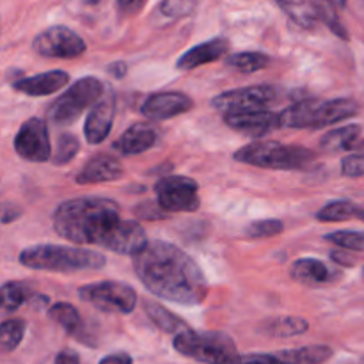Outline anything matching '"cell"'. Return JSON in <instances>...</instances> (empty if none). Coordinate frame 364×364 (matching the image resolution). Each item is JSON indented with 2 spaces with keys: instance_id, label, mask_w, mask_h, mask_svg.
<instances>
[{
  "instance_id": "1",
  "label": "cell",
  "mask_w": 364,
  "mask_h": 364,
  "mask_svg": "<svg viewBox=\"0 0 364 364\" xmlns=\"http://www.w3.org/2000/svg\"><path fill=\"white\" fill-rule=\"evenodd\" d=\"M53 230L71 244L100 245L127 256L148 244L141 224L121 219L116 201L95 196L60 203L53 212Z\"/></svg>"
},
{
  "instance_id": "2",
  "label": "cell",
  "mask_w": 364,
  "mask_h": 364,
  "mask_svg": "<svg viewBox=\"0 0 364 364\" xmlns=\"http://www.w3.org/2000/svg\"><path fill=\"white\" fill-rule=\"evenodd\" d=\"M132 258L135 274L153 295L181 306L205 302L208 281L198 263L178 245L153 240Z\"/></svg>"
},
{
  "instance_id": "3",
  "label": "cell",
  "mask_w": 364,
  "mask_h": 364,
  "mask_svg": "<svg viewBox=\"0 0 364 364\" xmlns=\"http://www.w3.org/2000/svg\"><path fill=\"white\" fill-rule=\"evenodd\" d=\"M20 263L31 270L43 272L73 274L85 270H100L105 267L107 258L102 252L89 249L73 247V245L39 244L31 245L20 252Z\"/></svg>"
},
{
  "instance_id": "4",
  "label": "cell",
  "mask_w": 364,
  "mask_h": 364,
  "mask_svg": "<svg viewBox=\"0 0 364 364\" xmlns=\"http://www.w3.org/2000/svg\"><path fill=\"white\" fill-rule=\"evenodd\" d=\"M359 110H361V105L354 98H334L327 100V102L306 98L281 112V127L318 130L327 124L350 119V117L358 116Z\"/></svg>"
},
{
  "instance_id": "5",
  "label": "cell",
  "mask_w": 364,
  "mask_h": 364,
  "mask_svg": "<svg viewBox=\"0 0 364 364\" xmlns=\"http://www.w3.org/2000/svg\"><path fill=\"white\" fill-rule=\"evenodd\" d=\"M237 162L274 171L304 169L315 162V153L304 146L281 144L276 141H255L233 155Z\"/></svg>"
},
{
  "instance_id": "6",
  "label": "cell",
  "mask_w": 364,
  "mask_h": 364,
  "mask_svg": "<svg viewBox=\"0 0 364 364\" xmlns=\"http://www.w3.org/2000/svg\"><path fill=\"white\" fill-rule=\"evenodd\" d=\"M173 347L178 354L203 364H231L238 358L233 338L219 331L185 329L174 334Z\"/></svg>"
},
{
  "instance_id": "7",
  "label": "cell",
  "mask_w": 364,
  "mask_h": 364,
  "mask_svg": "<svg viewBox=\"0 0 364 364\" xmlns=\"http://www.w3.org/2000/svg\"><path fill=\"white\" fill-rule=\"evenodd\" d=\"M103 84L96 77H82L50 105L48 117L57 127L75 123L85 109L102 100Z\"/></svg>"
},
{
  "instance_id": "8",
  "label": "cell",
  "mask_w": 364,
  "mask_h": 364,
  "mask_svg": "<svg viewBox=\"0 0 364 364\" xmlns=\"http://www.w3.org/2000/svg\"><path fill=\"white\" fill-rule=\"evenodd\" d=\"M78 297L109 315H130L137 306V294L119 281H102L78 288Z\"/></svg>"
},
{
  "instance_id": "9",
  "label": "cell",
  "mask_w": 364,
  "mask_h": 364,
  "mask_svg": "<svg viewBox=\"0 0 364 364\" xmlns=\"http://www.w3.org/2000/svg\"><path fill=\"white\" fill-rule=\"evenodd\" d=\"M156 203L166 212H196L201 205L199 188L192 178L166 176L155 183Z\"/></svg>"
},
{
  "instance_id": "10",
  "label": "cell",
  "mask_w": 364,
  "mask_h": 364,
  "mask_svg": "<svg viewBox=\"0 0 364 364\" xmlns=\"http://www.w3.org/2000/svg\"><path fill=\"white\" fill-rule=\"evenodd\" d=\"M87 45L84 39L64 25H53L39 32L32 41V50L38 55L48 59H75L85 52Z\"/></svg>"
},
{
  "instance_id": "11",
  "label": "cell",
  "mask_w": 364,
  "mask_h": 364,
  "mask_svg": "<svg viewBox=\"0 0 364 364\" xmlns=\"http://www.w3.org/2000/svg\"><path fill=\"white\" fill-rule=\"evenodd\" d=\"M281 91L276 85H251V87L231 89V91L220 92L212 100L213 109L226 112H240V110H258L267 109L277 102Z\"/></svg>"
},
{
  "instance_id": "12",
  "label": "cell",
  "mask_w": 364,
  "mask_h": 364,
  "mask_svg": "<svg viewBox=\"0 0 364 364\" xmlns=\"http://www.w3.org/2000/svg\"><path fill=\"white\" fill-rule=\"evenodd\" d=\"M14 151L27 162L43 164L52 159V144H50L48 127L39 117H31L25 121L14 137Z\"/></svg>"
},
{
  "instance_id": "13",
  "label": "cell",
  "mask_w": 364,
  "mask_h": 364,
  "mask_svg": "<svg viewBox=\"0 0 364 364\" xmlns=\"http://www.w3.org/2000/svg\"><path fill=\"white\" fill-rule=\"evenodd\" d=\"M224 123L235 132L252 135V137H262V135L281 128V114L267 109L226 112L224 114Z\"/></svg>"
},
{
  "instance_id": "14",
  "label": "cell",
  "mask_w": 364,
  "mask_h": 364,
  "mask_svg": "<svg viewBox=\"0 0 364 364\" xmlns=\"http://www.w3.org/2000/svg\"><path fill=\"white\" fill-rule=\"evenodd\" d=\"M192 107H194V102L185 92H155L146 98L141 107V112L142 116L151 121H166L188 112Z\"/></svg>"
},
{
  "instance_id": "15",
  "label": "cell",
  "mask_w": 364,
  "mask_h": 364,
  "mask_svg": "<svg viewBox=\"0 0 364 364\" xmlns=\"http://www.w3.org/2000/svg\"><path fill=\"white\" fill-rule=\"evenodd\" d=\"M121 176H123V166H121L119 159L109 155V153H98L85 162L75 180L80 185L107 183V181L119 180Z\"/></svg>"
},
{
  "instance_id": "16",
  "label": "cell",
  "mask_w": 364,
  "mask_h": 364,
  "mask_svg": "<svg viewBox=\"0 0 364 364\" xmlns=\"http://www.w3.org/2000/svg\"><path fill=\"white\" fill-rule=\"evenodd\" d=\"M291 279L304 287H326V284L334 283L340 277V272L333 267L327 265L326 262L316 258H301L294 262L290 269Z\"/></svg>"
},
{
  "instance_id": "17",
  "label": "cell",
  "mask_w": 364,
  "mask_h": 364,
  "mask_svg": "<svg viewBox=\"0 0 364 364\" xmlns=\"http://www.w3.org/2000/svg\"><path fill=\"white\" fill-rule=\"evenodd\" d=\"M156 141H159V132L155 130V127L148 123H135L114 142V149L124 156H134L151 149Z\"/></svg>"
},
{
  "instance_id": "18",
  "label": "cell",
  "mask_w": 364,
  "mask_h": 364,
  "mask_svg": "<svg viewBox=\"0 0 364 364\" xmlns=\"http://www.w3.org/2000/svg\"><path fill=\"white\" fill-rule=\"evenodd\" d=\"M230 50V41L226 38H212L208 41L196 45L194 48L187 50L180 59L176 60V66L180 70H194V68L205 66L213 60L223 59Z\"/></svg>"
},
{
  "instance_id": "19",
  "label": "cell",
  "mask_w": 364,
  "mask_h": 364,
  "mask_svg": "<svg viewBox=\"0 0 364 364\" xmlns=\"http://www.w3.org/2000/svg\"><path fill=\"white\" fill-rule=\"evenodd\" d=\"M114 121V102L110 98H102L89 112L84 124L85 141L96 146L105 141L110 134Z\"/></svg>"
},
{
  "instance_id": "20",
  "label": "cell",
  "mask_w": 364,
  "mask_h": 364,
  "mask_svg": "<svg viewBox=\"0 0 364 364\" xmlns=\"http://www.w3.org/2000/svg\"><path fill=\"white\" fill-rule=\"evenodd\" d=\"M68 82H70V75L66 71L53 70L13 82V89L27 96H48L63 89Z\"/></svg>"
},
{
  "instance_id": "21",
  "label": "cell",
  "mask_w": 364,
  "mask_h": 364,
  "mask_svg": "<svg viewBox=\"0 0 364 364\" xmlns=\"http://www.w3.org/2000/svg\"><path fill=\"white\" fill-rule=\"evenodd\" d=\"M309 329L308 320L301 316H277L262 323L259 333L270 338H294L301 336Z\"/></svg>"
},
{
  "instance_id": "22",
  "label": "cell",
  "mask_w": 364,
  "mask_h": 364,
  "mask_svg": "<svg viewBox=\"0 0 364 364\" xmlns=\"http://www.w3.org/2000/svg\"><path fill=\"white\" fill-rule=\"evenodd\" d=\"M142 308H144L148 318L151 320L160 331H164V333L178 334L181 333V331L188 329L187 323H185L180 316L171 313L169 309H166L162 304H159V302L146 299V301H142Z\"/></svg>"
},
{
  "instance_id": "23",
  "label": "cell",
  "mask_w": 364,
  "mask_h": 364,
  "mask_svg": "<svg viewBox=\"0 0 364 364\" xmlns=\"http://www.w3.org/2000/svg\"><path fill=\"white\" fill-rule=\"evenodd\" d=\"M287 364H323L333 358V348L327 345H308L301 348L277 352Z\"/></svg>"
},
{
  "instance_id": "24",
  "label": "cell",
  "mask_w": 364,
  "mask_h": 364,
  "mask_svg": "<svg viewBox=\"0 0 364 364\" xmlns=\"http://www.w3.org/2000/svg\"><path fill=\"white\" fill-rule=\"evenodd\" d=\"M48 316L57 326L63 327L70 336H75L84 341V338H82L84 323H82V316L75 306L68 304V302H57V304H53L48 309Z\"/></svg>"
},
{
  "instance_id": "25",
  "label": "cell",
  "mask_w": 364,
  "mask_h": 364,
  "mask_svg": "<svg viewBox=\"0 0 364 364\" xmlns=\"http://www.w3.org/2000/svg\"><path fill=\"white\" fill-rule=\"evenodd\" d=\"M361 135V124H347V127H340L336 130H331L329 134L323 135L320 141V148L323 151H352V146Z\"/></svg>"
},
{
  "instance_id": "26",
  "label": "cell",
  "mask_w": 364,
  "mask_h": 364,
  "mask_svg": "<svg viewBox=\"0 0 364 364\" xmlns=\"http://www.w3.org/2000/svg\"><path fill=\"white\" fill-rule=\"evenodd\" d=\"M276 2L301 27L313 28L320 20L313 0H276Z\"/></svg>"
},
{
  "instance_id": "27",
  "label": "cell",
  "mask_w": 364,
  "mask_h": 364,
  "mask_svg": "<svg viewBox=\"0 0 364 364\" xmlns=\"http://www.w3.org/2000/svg\"><path fill=\"white\" fill-rule=\"evenodd\" d=\"M0 295H2L4 313H13L20 306H23L25 302L31 301L32 295H34V290L25 281H6L2 284Z\"/></svg>"
},
{
  "instance_id": "28",
  "label": "cell",
  "mask_w": 364,
  "mask_h": 364,
  "mask_svg": "<svg viewBox=\"0 0 364 364\" xmlns=\"http://www.w3.org/2000/svg\"><path fill=\"white\" fill-rule=\"evenodd\" d=\"M361 208L355 203L347 201V199H338V201H331L323 205L316 213V219L322 223H343V220H350L359 215Z\"/></svg>"
},
{
  "instance_id": "29",
  "label": "cell",
  "mask_w": 364,
  "mask_h": 364,
  "mask_svg": "<svg viewBox=\"0 0 364 364\" xmlns=\"http://www.w3.org/2000/svg\"><path fill=\"white\" fill-rule=\"evenodd\" d=\"M226 64L242 73H256L270 64V57L262 52H238L226 57Z\"/></svg>"
},
{
  "instance_id": "30",
  "label": "cell",
  "mask_w": 364,
  "mask_h": 364,
  "mask_svg": "<svg viewBox=\"0 0 364 364\" xmlns=\"http://www.w3.org/2000/svg\"><path fill=\"white\" fill-rule=\"evenodd\" d=\"M25 331H27V323L23 318L4 320L0 327V345H2L4 354L16 350L18 345L23 341Z\"/></svg>"
},
{
  "instance_id": "31",
  "label": "cell",
  "mask_w": 364,
  "mask_h": 364,
  "mask_svg": "<svg viewBox=\"0 0 364 364\" xmlns=\"http://www.w3.org/2000/svg\"><path fill=\"white\" fill-rule=\"evenodd\" d=\"M313 4H315L316 11H318L320 20H322L323 23H326L327 27H329L331 31L338 36V38H341L347 41L348 32H347V28L343 27V23H341L340 18H338L336 6L333 4V0H313Z\"/></svg>"
},
{
  "instance_id": "32",
  "label": "cell",
  "mask_w": 364,
  "mask_h": 364,
  "mask_svg": "<svg viewBox=\"0 0 364 364\" xmlns=\"http://www.w3.org/2000/svg\"><path fill=\"white\" fill-rule=\"evenodd\" d=\"M323 238H326L329 244L338 245V247L345 249V251L364 252V231H354V230L333 231V233L326 235Z\"/></svg>"
},
{
  "instance_id": "33",
  "label": "cell",
  "mask_w": 364,
  "mask_h": 364,
  "mask_svg": "<svg viewBox=\"0 0 364 364\" xmlns=\"http://www.w3.org/2000/svg\"><path fill=\"white\" fill-rule=\"evenodd\" d=\"M78 149H80V142L73 134H63L57 141L55 153L52 155V162L55 166H66L71 160L77 156Z\"/></svg>"
},
{
  "instance_id": "34",
  "label": "cell",
  "mask_w": 364,
  "mask_h": 364,
  "mask_svg": "<svg viewBox=\"0 0 364 364\" xmlns=\"http://www.w3.org/2000/svg\"><path fill=\"white\" fill-rule=\"evenodd\" d=\"M198 0H162L159 6V14L166 20H180L194 13Z\"/></svg>"
},
{
  "instance_id": "35",
  "label": "cell",
  "mask_w": 364,
  "mask_h": 364,
  "mask_svg": "<svg viewBox=\"0 0 364 364\" xmlns=\"http://www.w3.org/2000/svg\"><path fill=\"white\" fill-rule=\"evenodd\" d=\"M284 224L277 219H263L251 223L245 230V235L251 238H270L276 235L283 233Z\"/></svg>"
},
{
  "instance_id": "36",
  "label": "cell",
  "mask_w": 364,
  "mask_h": 364,
  "mask_svg": "<svg viewBox=\"0 0 364 364\" xmlns=\"http://www.w3.org/2000/svg\"><path fill=\"white\" fill-rule=\"evenodd\" d=\"M341 174L347 178L364 176V153H354L341 160Z\"/></svg>"
},
{
  "instance_id": "37",
  "label": "cell",
  "mask_w": 364,
  "mask_h": 364,
  "mask_svg": "<svg viewBox=\"0 0 364 364\" xmlns=\"http://www.w3.org/2000/svg\"><path fill=\"white\" fill-rule=\"evenodd\" d=\"M231 364H287L279 354H247L238 355Z\"/></svg>"
},
{
  "instance_id": "38",
  "label": "cell",
  "mask_w": 364,
  "mask_h": 364,
  "mask_svg": "<svg viewBox=\"0 0 364 364\" xmlns=\"http://www.w3.org/2000/svg\"><path fill=\"white\" fill-rule=\"evenodd\" d=\"M139 217L142 219H164L166 217V210L159 205V203H144V205H139L137 210H135Z\"/></svg>"
},
{
  "instance_id": "39",
  "label": "cell",
  "mask_w": 364,
  "mask_h": 364,
  "mask_svg": "<svg viewBox=\"0 0 364 364\" xmlns=\"http://www.w3.org/2000/svg\"><path fill=\"white\" fill-rule=\"evenodd\" d=\"M144 6V0H117V9L124 16H134Z\"/></svg>"
},
{
  "instance_id": "40",
  "label": "cell",
  "mask_w": 364,
  "mask_h": 364,
  "mask_svg": "<svg viewBox=\"0 0 364 364\" xmlns=\"http://www.w3.org/2000/svg\"><path fill=\"white\" fill-rule=\"evenodd\" d=\"M98 364H134V359L127 352H114V354L105 355Z\"/></svg>"
},
{
  "instance_id": "41",
  "label": "cell",
  "mask_w": 364,
  "mask_h": 364,
  "mask_svg": "<svg viewBox=\"0 0 364 364\" xmlns=\"http://www.w3.org/2000/svg\"><path fill=\"white\" fill-rule=\"evenodd\" d=\"M53 364H80V358H78L77 352L73 350H63L57 354Z\"/></svg>"
},
{
  "instance_id": "42",
  "label": "cell",
  "mask_w": 364,
  "mask_h": 364,
  "mask_svg": "<svg viewBox=\"0 0 364 364\" xmlns=\"http://www.w3.org/2000/svg\"><path fill=\"white\" fill-rule=\"evenodd\" d=\"M21 215V210L14 205H4L2 210V223L4 224H11L14 219Z\"/></svg>"
},
{
  "instance_id": "43",
  "label": "cell",
  "mask_w": 364,
  "mask_h": 364,
  "mask_svg": "<svg viewBox=\"0 0 364 364\" xmlns=\"http://www.w3.org/2000/svg\"><path fill=\"white\" fill-rule=\"evenodd\" d=\"M128 71V66L127 63H123V60H117V63H112L109 66V73L112 75L114 78H123L124 75H127Z\"/></svg>"
},
{
  "instance_id": "44",
  "label": "cell",
  "mask_w": 364,
  "mask_h": 364,
  "mask_svg": "<svg viewBox=\"0 0 364 364\" xmlns=\"http://www.w3.org/2000/svg\"><path fill=\"white\" fill-rule=\"evenodd\" d=\"M352 153H364V139H358L352 146Z\"/></svg>"
},
{
  "instance_id": "45",
  "label": "cell",
  "mask_w": 364,
  "mask_h": 364,
  "mask_svg": "<svg viewBox=\"0 0 364 364\" xmlns=\"http://www.w3.org/2000/svg\"><path fill=\"white\" fill-rule=\"evenodd\" d=\"M333 4L336 7H341V9H343V7L347 6V0H333Z\"/></svg>"
},
{
  "instance_id": "46",
  "label": "cell",
  "mask_w": 364,
  "mask_h": 364,
  "mask_svg": "<svg viewBox=\"0 0 364 364\" xmlns=\"http://www.w3.org/2000/svg\"><path fill=\"white\" fill-rule=\"evenodd\" d=\"M85 4H89V6H96V4H100V0H84Z\"/></svg>"
},
{
  "instance_id": "47",
  "label": "cell",
  "mask_w": 364,
  "mask_h": 364,
  "mask_svg": "<svg viewBox=\"0 0 364 364\" xmlns=\"http://www.w3.org/2000/svg\"><path fill=\"white\" fill-rule=\"evenodd\" d=\"M358 219H361V220H364V210H363V208H361V212H359Z\"/></svg>"
},
{
  "instance_id": "48",
  "label": "cell",
  "mask_w": 364,
  "mask_h": 364,
  "mask_svg": "<svg viewBox=\"0 0 364 364\" xmlns=\"http://www.w3.org/2000/svg\"><path fill=\"white\" fill-rule=\"evenodd\" d=\"M363 277H364V269H363Z\"/></svg>"
}]
</instances>
